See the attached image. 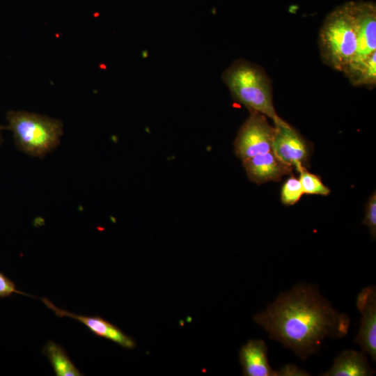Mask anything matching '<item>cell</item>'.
Masks as SVG:
<instances>
[{
    "label": "cell",
    "mask_w": 376,
    "mask_h": 376,
    "mask_svg": "<svg viewBox=\"0 0 376 376\" xmlns=\"http://www.w3.org/2000/svg\"><path fill=\"white\" fill-rule=\"evenodd\" d=\"M278 376H308L311 375L306 370L293 364H286L279 370Z\"/></svg>",
    "instance_id": "18"
},
{
    "label": "cell",
    "mask_w": 376,
    "mask_h": 376,
    "mask_svg": "<svg viewBox=\"0 0 376 376\" xmlns=\"http://www.w3.org/2000/svg\"><path fill=\"white\" fill-rule=\"evenodd\" d=\"M13 293L26 295L17 290L15 283L3 273L0 272V298L10 297Z\"/></svg>",
    "instance_id": "17"
},
{
    "label": "cell",
    "mask_w": 376,
    "mask_h": 376,
    "mask_svg": "<svg viewBox=\"0 0 376 376\" xmlns=\"http://www.w3.org/2000/svg\"><path fill=\"white\" fill-rule=\"evenodd\" d=\"M40 300L47 307L52 309L56 315L61 318L70 317L79 321L95 336L110 340L125 349H133L136 347V342L133 338L101 317H89L74 314L57 308L48 299L40 298Z\"/></svg>",
    "instance_id": "10"
},
{
    "label": "cell",
    "mask_w": 376,
    "mask_h": 376,
    "mask_svg": "<svg viewBox=\"0 0 376 376\" xmlns=\"http://www.w3.org/2000/svg\"><path fill=\"white\" fill-rule=\"evenodd\" d=\"M362 224L366 226L373 240L376 237V194L374 191L369 197L365 207V216Z\"/></svg>",
    "instance_id": "16"
},
{
    "label": "cell",
    "mask_w": 376,
    "mask_h": 376,
    "mask_svg": "<svg viewBox=\"0 0 376 376\" xmlns=\"http://www.w3.org/2000/svg\"><path fill=\"white\" fill-rule=\"evenodd\" d=\"M249 180L258 185L271 181L279 182L292 174L293 167L280 160L271 150L242 160Z\"/></svg>",
    "instance_id": "9"
},
{
    "label": "cell",
    "mask_w": 376,
    "mask_h": 376,
    "mask_svg": "<svg viewBox=\"0 0 376 376\" xmlns=\"http://www.w3.org/2000/svg\"><path fill=\"white\" fill-rule=\"evenodd\" d=\"M272 150L283 162L297 171L307 167L311 149L306 140L282 118L274 122Z\"/></svg>",
    "instance_id": "7"
},
{
    "label": "cell",
    "mask_w": 376,
    "mask_h": 376,
    "mask_svg": "<svg viewBox=\"0 0 376 376\" xmlns=\"http://www.w3.org/2000/svg\"><path fill=\"white\" fill-rule=\"evenodd\" d=\"M297 171L299 173V180L304 194L320 196L330 194L329 188L322 182L319 175L310 173L306 167H301Z\"/></svg>",
    "instance_id": "14"
},
{
    "label": "cell",
    "mask_w": 376,
    "mask_h": 376,
    "mask_svg": "<svg viewBox=\"0 0 376 376\" xmlns=\"http://www.w3.org/2000/svg\"><path fill=\"white\" fill-rule=\"evenodd\" d=\"M357 25L356 53L343 72L352 85L376 84V6L370 1H352Z\"/></svg>",
    "instance_id": "4"
},
{
    "label": "cell",
    "mask_w": 376,
    "mask_h": 376,
    "mask_svg": "<svg viewBox=\"0 0 376 376\" xmlns=\"http://www.w3.org/2000/svg\"><path fill=\"white\" fill-rule=\"evenodd\" d=\"M356 306L361 315L359 330L354 339L362 351L376 361V288L366 286L359 292Z\"/></svg>",
    "instance_id": "8"
},
{
    "label": "cell",
    "mask_w": 376,
    "mask_h": 376,
    "mask_svg": "<svg viewBox=\"0 0 376 376\" xmlns=\"http://www.w3.org/2000/svg\"><path fill=\"white\" fill-rule=\"evenodd\" d=\"M375 373V371L370 367L365 352L345 350L334 359L331 368L319 375L372 376Z\"/></svg>",
    "instance_id": "12"
},
{
    "label": "cell",
    "mask_w": 376,
    "mask_h": 376,
    "mask_svg": "<svg viewBox=\"0 0 376 376\" xmlns=\"http://www.w3.org/2000/svg\"><path fill=\"white\" fill-rule=\"evenodd\" d=\"M318 45L323 63L343 72L352 60L357 45V25L352 1L330 12L319 32Z\"/></svg>",
    "instance_id": "3"
},
{
    "label": "cell",
    "mask_w": 376,
    "mask_h": 376,
    "mask_svg": "<svg viewBox=\"0 0 376 376\" xmlns=\"http://www.w3.org/2000/svg\"><path fill=\"white\" fill-rule=\"evenodd\" d=\"M234 141V152L242 161L272 150L274 126L264 114L249 111Z\"/></svg>",
    "instance_id": "6"
},
{
    "label": "cell",
    "mask_w": 376,
    "mask_h": 376,
    "mask_svg": "<svg viewBox=\"0 0 376 376\" xmlns=\"http://www.w3.org/2000/svg\"><path fill=\"white\" fill-rule=\"evenodd\" d=\"M253 321L303 361L319 351L325 338L345 336L350 325L347 314L335 309L317 285L306 283L280 292Z\"/></svg>",
    "instance_id": "1"
},
{
    "label": "cell",
    "mask_w": 376,
    "mask_h": 376,
    "mask_svg": "<svg viewBox=\"0 0 376 376\" xmlns=\"http://www.w3.org/2000/svg\"><path fill=\"white\" fill-rule=\"evenodd\" d=\"M3 129V127L1 126H0V144L1 143V141H2V139H1V130Z\"/></svg>",
    "instance_id": "19"
},
{
    "label": "cell",
    "mask_w": 376,
    "mask_h": 376,
    "mask_svg": "<svg viewBox=\"0 0 376 376\" xmlns=\"http://www.w3.org/2000/svg\"><path fill=\"white\" fill-rule=\"evenodd\" d=\"M221 77L233 100L249 111L261 113L274 122L281 118L274 107L271 81L259 66L239 59L224 72Z\"/></svg>",
    "instance_id": "2"
},
{
    "label": "cell",
    "mask_w": 376,
    "mask_h": 376,
    "mask_svg": "<svg viewBox=\"0 0 376 376\" xmlns=\"http://www.w3.org/2000/svg\"><path fill=\"white\" fill-rule=\"evenodd\" d=\"M304 194L299 178L292 174L284 182L281 190V201L285 205L296 204Z\"/></svg>",
    "instance_id": "15"
},
{
    "label": "cell",
    "mask_w": 376,
    "mask_h": 376,
    "mask_svg": "<svg viewBox=\"0 0 376 376\" xmlns=\"http://www.w3.org/2000/svg\"><path fill=\"white\" fill-rule=\"evenodd\" d=\"M239 360L244 376H278L268 361V350L262 339H249L239 352Z\"/></svg>",
    "instance_id": "11"
},
{
    "label": "cell",
    "mask_w": 376,
    "mask_h": 376,
    "mask_svg": "<svg viewBox=\"0 0 376 376\" xmlns=\"http://www.w3.org/2000/svg\"><path fill=\"white\" fill-rule=\"evenodd\" d=\"M42 352L52 364L56 375H83L70 359L65 350L56 343L49 341L44 347Z\"/></svg>",
    "instance_id": "13"
},
{
    "label": "cell",
    "mask_w": 376,
    "mask_h": 376,
    "mask_svg": "<svg viewBox=\"0 0 376 376\" xmlns=\"http://www.w3.org/2000/svg\"><path fill=\"white\" fill-rule=\"evenodd\" d=\"M8 126L15 144L24 152L42 157L60 143L63 125L58 119L24 111H11L7 114Z\"/></svg>",
    "instance_id": "5"
}]
</instances>
